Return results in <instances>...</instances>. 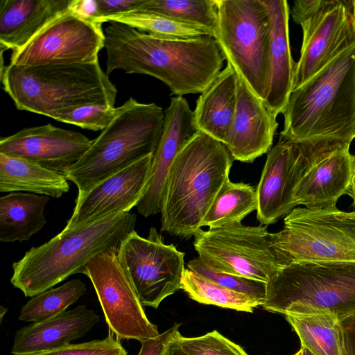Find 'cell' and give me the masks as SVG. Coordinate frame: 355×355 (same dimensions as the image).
Instances as JSON below:
<instances>
[{"mask_svg":"<svg viewBox=\"0 0 355 355\" xmlns=\"http://www.w3.org/2000/svg\"><path fill=\"white\" fill-rule=\"evenodd\" d=\"M104 34L108 76L116 69L151 76L179 96L202 93L226 60L217 40L209 35L167 39L115 21L109 22Z\"/></svg>","mask_w":355,"mask_h":355,"instance_id":"cell-1","label":"cell"},{"mask_svg":"<svg viewBox=\"0 0 355 355\" xmlns=\"http://www.w3.org/2000/svg\"><path fill=\"white\" fill-rule=\"evenodd\" d=\"M280 138L295 143L355 139V44L290 93Z\"/></svg>","mask_w":355,"mask_h":355,"instance_id":"cell-2","label":"cell"},{"mask_svg":"<svg viewBox=\"0 0 355 355\" xmlns=\"http://www.w3.org/2000/svg\"><path fill=\"white\" fill-rule=\"evenodd\" d=\"M234 159L227 148L198 131L176 156L168 173L162 200L161 230L190 238L223 184Z\"/></svg>","mask_w":355,"mask_h":355,"instance_id":"cell-3","label":"cell"},{"mask_svg":"<svg viewBox=\"0 0 355 355\" xmlns=\"http://www.w3.org/2000/svg\"><path fill=\"white\" fill-rule=\"evenodd\" d=\"M136 215L115 214L71 230L33 247L12 264L10 283L26 297L35 296L69 276L84 274L87 263L101 252H118L132 232Z\"/></svg>","mask_w":355,"mask_h":355,"instance_id":"cell-4","label":"cell"},{"mask_svg":"<svg viewBox=\"0 0 355 355\" xmlns=\"http://www.w3.org/2000/svg\"><path fill=\"white\" fill-rule=\"evenodd\" d=\"M3 90L19 110L54 119L59 114L91 105L114 107L117 89L94 63L17 66L1 69Z\"/></svg>","mask_w":355,"mask_h":355,"instance_id":"cell-5","label":"cell"},{"mask_svg":"<svg viewBox=\"0 0 355 355\" xmlns=\"http://www.w3.org/2000/svg\"><path fill=\"white\" fill-rule=\"evenodd\" d=\"M165 111L130 97L92 140L81 158L63 174L78 188L79 200L98 183L140 159L153 155L160 140Z\"/></svg>","mask_w":355,"mask_h":355,"instance_id":"cell-6","label":"cell"},{"mask_svg":"<svg viewBox=\"0 0 355 355\" xmlns=\"http://www.w3.org/2000/svg\"><path fill=\"white\" fill-rule=\"evenodd\" d=\"M262 307L272 313L328 312L340 319L355 311V261H301L267 282Z\"/></svg>","mask_w":355,"mask_h":355,"instance_id":"cell-7","label":"cell"},{"mask_svg":"<svg viewBox=\"0 0 355 355\" xmlns=\"http://www.w3.org/2000/svg\"><path fill=\"white\" fill-rule=\"evenodd\" d=\"M217 40L227 62L263 101L270 75L271 18L263 0H217Z\"/></svg>","mask_w":355,"mask_h":355,"instance_id":"cell-8","label":"cell"},{"mask_svg":"<svg viewBox=\"0 0 355 355\" xmlns=\"http://www.w3.org/2000/svg\"><path fill=\"white\" fill-rule=\"evenodd\" d=\"M282 268L301 261H355V219L336 206L294 208L272 233Z\"/></svg>","mask_w":355,"mask_h":355,"instance_id":"cell-9","label":"cell"},{"mask_svg":"<svg viewBox=\"0 0 355 355\" xmlns=\"http://www.w3.org/2000/svg\"><path fill=\"white\" fill-rule=\"evenodd\" d=\"M198 258L211 270L268 282L282 268L268 225L201 228L194 235Z\"/></svg>","mask_w":355,"mask_h":355,"instance_id":"cell-10","label":"cell"},{"mask_svg":"<svg viewBox=\"0 0 355 355\" xmlns=\"http://www.w3.org/2000/svg\"><path fill=\"white\" fill-rule=\"evenodd\" d=\"M345 141L325 139L295 143L279 138L267 154L257 187V217L268 225L294 208L295 191L309 171Z\"/></svg>","mask_w":355,"mask_h":355,"instance_id":"cell-11","label":"cell"},{"mask_svg":"<svg viewBox=\"0 0 355 355\" xmlns=\"http://www.w3.org/2000/svg\"><path fill=\"white\" fill-rule=\"evenodd\" d=\"M117 257L143 306L157 309L181 289L184 253L165 244L155 227L147 238L132 231L121 243Z\"/></svg>","mask_w":355,"mask_h":355,"instance_id":"cell-12","label":"cell"},{"mask_svg":"<svg viewBox=\"0 0 355 355\" xmlns=\"http://www.w3.org/2000/svg\"><path fill=\"white\" fill-rule=\"evenodd\" d=\"M105 47L102 24L83 19L69 10L44 27L21 49L12 51L17 66L94 63Z\"/></svg>","mask_w":355,"mask_h":355,"instance_id":"cell-13","label":"cell"},{"mask_svg":"<svg viewBox=\"0 0 355 355\" xmlns=\"http://www.w3.org/2000/svg\"><path fill=\"white\" fill-rule=\"evenodd\" d=\"M84 275L91 280L109 330L120 339L139 342L159 335L148 319L144 306L116 252H101L92 258Z\"/></svg>","mask_w":355,"mask_h":355,"instance_id":"cell-14","label":"cell"},{"mask_svg":"<svg viewBox=\"0 0 355 355\" xmlns=\"http://www.w3.org/2000/svg\"><path fill=\"white\" fill-rule=\"evenodd\" d=\"M300 26L302 43L292 90L355 44L352 1L334 0L331 6Z\"/></svg>","mask_w":355,"mask_h":355,"instance_id":"cell-15","label":"cell"},{"mask_svg":"<svg viewBox=\"0 0 355 355\" xmlns=\"http://www.w3.org/2000/svg\"><path fill=\"white\" fill-rule=\"evenodd\" d=\"M153 155H147L98 183L79 200L64 227L71 230L108 216L128 212L144 195Z\"/></svg>","mask_w":355,"mask_h":355,"instance_id":"cell-16","label":"cell"},{"mask_svg":"<svg viewBox=\"0 0 355 355\" xmlns=\"http://www.w3.org/2000/svg\"><path fill=\"white\" fill-rule=\"evenodd\" d=\"M92 140L50 123L26 128L0 139V153L64 173L89 149Z\"/></svg>","mask_w":355,"mask_h":355,"instance_id":"cell-17","label":"cell"},{"mask_svg":"<svg viewBox=\"0 0 355 355\" xmlns=\"http://www.w3.org/2000/svg\"><path fill=\"white\" fill-rule=\"evenodd\" d=\"M163 132L153 155L150 177L137 211L148 217L161 212L162 195L169 169L178 154L198 131L186 98L176 96L164 110Z\"/></svg>","mask_w":355,"mask_h":355,"instance_id":"cell-18","label":"cell"},{"mask_svg":"<svg viewBox=\"0 0 355 355\" xmlns=\"http://www.w3.org/2000/svg\"><path fill=\"white\" fill-rule=\"evenodd\" d=\"M277 116L237 73V103L225 146L232 158L252 162L268 153L278 126Z\"/></svg>","mask_w":355,"mask_h":355,"instance_id":"cell-19","label":"cell"},{"mask_svg":"<svg viewBox=\"0 0 355 355\" xmlns=\"http://www.w3.org/2000/svg\"><path fill=\"white\" fill-rule=\"evenodd\" d=\"M351 143L343 142L309 171L295 191V207H334L340 197L349 196L353 156Z\"/></svg>","mask_w":355,"mask_h":355,"instance_id":"cell-20","label":"cell"},{"mask_svg":"<svg viewBox=\"0 0 355 355\" xmlns=\"http://www.w3.org/2000/svg\"><path fill=\"white\" fill-rule=\"evenodd\" d=\"M100 320V316L85 305L65 311L44 321L19 329L15 334L12 354H24L51 350L71 344L83 337Z\"/></svg>","mask_w":355,"mask_h":355,"instance_id":"cell-21","label":"cell"},{"mask_svg":"<svg viewBox=\"0 0 355 355\" xmlns=\"http://www.w3.org/2000/svg\"><path fill=\"white\" fill-rule=\"evenodd\" d=\"M271 18L270 75L266 106L276 116L286 109L293 89L296 63L289 42L290 9L285 0H263Z\"/></svg>","mask_w":355,"mask_h":355,"instance_id":"cell-22","label":"cell"},{"mask_svg":"<svg viewBox=\"0 0 355 355\" xmlns=\"http://www.w3.org/2000/svg\"><path fill=\"white\" fill-rule=\"evenodd\" d=\"M71 0H1V51L18 50L53 19L67 11Z\"/></svg>","mask_w":355,"mask_h":355,"instance_id":"cell-23","label":"cell"},{"mask_svg":"<svg viewBox=\"0 0 355 355\" xmlns=\"http://www.w3.org/2000/svg\"><path fill=\"white\" fill-rule=\"evenodd\" d=\"M237 103V73L230 63L198 97L193 112L195 125L225 144Z\"/></svg>","mask_w":355,"mask_h":355,"instance_id":"cell-24","label":"cell"},{"mask_svg":"<svg viewBox=\"0 0 355 355\" xmlns=\"http://www.w3.org/2000/svg\"><path fill=\"white\" fill-rule=\"evenodd\" d=\"M69 190L63 173L0 153L1 192L28 191L58 198Z\"/></svg>","mask_w":355,"mask_h":355,"instance_id":"cell-25","label":"cell"},{"mask_svg":"<svg viewBox=\"0 0 355 355\" xmlns=\"http://www.w3.org/2000/svg\"><path fill=\"white\" fill-rule=\"evenodd\" d=\"M50 198L24 192H11L0 198V241H28L46 223L45 206Z\"/></svg>","mask_w":355,"mask_h":355,"instance_id":"cell-26","label":"cell"},{"mask_svg":"<svg viewBox=\"0 0 355 355\" xmlns=\"http://www.w3.org/2000/svg\"><path fill=\"white\" fill-rule=\"evenodd\" d=\"M285 318L297 334L301 347L315 355H340L338 318L328 312L287 314Z\"/></svg>","mask_w":355,"mask_h":355,"instance_id":"cell-27","label":"cell"},{"mask_svg":"<svg viewBox=\"0 0 355 355\" xmlns=\"http://www.w3.org/2000/svg\"><path fill=\"white\" fill-rule=\"evenodd\" d=\"M257 209L256 189L250 184L234 183L228 180L215 198L202 227L216 228L239 223Z\"/></svg>","mask_w":355,"mask_h":355,"instance_id":"cell-28","label":"cell"},{"mask_svg":"<svg viewBox=\"0 0 355 355\" xmlns=\"http://www.w3.org/2000/svg\"><path fill=\"white\" fill-rule=\"evenodd\" d=\"M115 21L149 35L167 39L191 40L211 33L205 28L143 10H133L102 18L98 23Z\"/></svg>","mask_w":355,"mask_h":355,"instance_id":"cell-29","label":"cell"},{"mask_svg":"<svg viewBox=\"0 0 355 355\" xmlns=\"http://www.w3.org/2000/svg\"><path fill=\"white\" fill-rule=\"evenodd\" d=\"M192 300L239 311L252 313L263 303L248 295L226 288L188 268L182 279V286Z\"/></svg>","mask_w":355,"mask_h":355,"instance_id":"cell-30","label":"cell"},{"mask_svg":"<svg viewBox=\"0 0 355 355\" xmlns=\"http://www.w3.org/2000/svg\"><path fill=\"white\" fill-rule=\"evenodd\" d=\"M138 10L205 28L214 37L217 32V0H146Z\"/></svg>","mask_w":355,"mask_h":355,"instance_id":"cell-31","label":"cell"},{"mask_svg":"<svg viewBox=\"0 0 355 355\" xmlns=\"http://www.w3.org/2000/svg\"><path fill=\"white\" fill-rule=\"evenodd\" d=\"M80 279H72L63 285L46 290L28 301L21 309L19 320L37 323L67 311L86 293Z\"/></svg>","mask_w":355,"mask_h":355,"instance_id":"cell-32","label":"cell"},{"mask_svg":"<svg viewBox=\"0 0 355 355\" xmlns=\"http://www.w3.org/2000/svg\"><path fill=\"white\" fill-rule=\"evenodd\" d=\"M164 355H248L240 345L214 330L198 337H184L179 331L166 347Z\"/></svg>","mask_w":355,"mask_h":355,"instance_id":"cell-33","label":"cell"},{"mask_svg":"<svg viewBox=\"0 0 355 355\" xmlns=\"http://www.w3.org/2000/svg\"><path fill=\"white\" fill-rule=\"evenodd\" d=\"M187 268L230 290L251 296L263 303L267 283L245 277L214 271L198 257L189 261Z\"/></svg>","mask_w":355,"mask_h":355,"instance_id":"cell-34","label":"cell"},{"mask_svg":"<svg viewBox=\"0 0 355 355\" xmlns=\"http://www.w3.org/2000/svg\"><path fill=\"white\" fill-rule=\"evenodd\" d=\"M116 107L107 105H91L58 114L54 119L94 131H102L115 116Z\"/></svg>","mask_w":355,"mask_h":355,"instance_id":"cell-35","label":"cell"},{"mask_svg":"<svg viewBox=\"0 0 355 355\" xmlns=\"http://www.w3.org/2000/svg\"><path fill=\"white\" fill-rule=\"evenodd\" d=\"M120 338L109 330L107 336L102 340L69 344L63 347L29 354L12 355H127Z\"/></svg>","mask_w":355,"mask_h":355,"instance_id":"cell-36","label":"cell"},{"mask_svg":"<svg viewBox=\"0 0 355 355\" xmlns=\"http://www.w3.org/2000/svg\"><path fill=\"white\" fill-rule=\"evenodd\" d=\"M331 2L332 0H297L291 10L293 19L300 25L324 10Z\"/></svg>","mask_w":355,"mask_h":355,"instance_id":"cell-37","label":"cell"},{"mask_svg":"<svg viewBox=\"0 0 355 355\" xmlns=\"http://www.w3.org/2000/svg\"><path fill=\"white\" fill-rule=\"evenodd\" d=\"M180 326V324L175 323L172 327L157 337L141 341V347L137 355H164L167 344L178 331Z\"/></svg>","mask_w":355,"mask_h":355,"instance_id":"cell-38","label":"cell"},{"mask_svg":"<svg viewBox=\"0 0 355 355\" xmlns=\"http://www.w3.org/2000/svg\"><path fill=\"white\" fill-rule=\"evenodd\" d=\"M146 0H98L100 18L138 10ZM100 24V23H99Z\"/></svg>","mask_w":355,"mask_h":355,"instance_id":"cell-39","label":"cell"},{"mask_svg":"<svg viewBox=\"0 0 355 355\" xmlns=\"http://www.w3.org/2000/svg\"><path fill=\"white\" fill-rule=\"evenodd\" d=\"M340 355H355V311L339 319Z\"/></svg>","mask_w":355,"mask_h":355,"instance_id":"cell-40","label":"cell"},{"mask_svg":"<svg viewBox=\"0 0 355 355\" xmlns=\"http://www.w3.org/2000/svg\"><path fill=\"white\" fill-rule=\"evenodd\" d=\"M69 10L87 21L98 23L100 18L98 0H71Z\"/></svg>","mask_w":355,"mask_h":355,"instance_id":"cell-41","label":"cell"},{"mask_svg":"<svg viewBox=\"0 0 355 355\" xmlns=\"http://www.w3.org/2000/svg\"><path fill=\"white\" fill-rule=\"evenodd\" d=\"M353 200V205L355 206V155L352 156V177L350 185V194Z\"/></svg>","mask_w":355,"mask_h":355,"instance_id":"cell-42","label":"cell"},{"mask_svg":"<svg viewBox=\"0 0 355 355\" xmlns=\"http://www.w3.org/2000/svg\"><path fill=\"white\" fill-rule=\"evenodd\" d=\"M8 309L3 306L0 308V318H1V322H2L3 315L6 313Z\"/></svg>","mask_w":355,"mask_h":355,"instance_id":"cell-43","label":"cell"},{"mask_svg":"<svg viewBox=\"0 0 355 355\" xmlns=\"http://www.w3.org/2000/svg\"><path fill=\"white\" fill-rule=\"evenodd\" d=\"M301 348L302 349V351H303V355H315L309 349H307L304 347H301Z\"/></svg>","mask_w":355,"mask_h":355,"instance_id":"cell-44","label":"cell"},{"mask_svg":"<svg viewBox=\"0 0 355 355\" xmlns=\"http://www.w3.org/2000/svg\"><path fill=\"white\" fill-rule=\"evenodd\" d=\"M352 14L354 18V22L355 25V0H352Z\"/></svg>","mask_w":355,"mask_h":355,"instance_id":"cell-45","label":"cell"},{"mask_svg":"<svg viewBox=\"0 0 355 355\" xmlns=\"http://www.w3.org/2000/svg\"><path fill=\"white\" fill-rule=\"evenodd\" d=\"M293 355H303L302 349L300 348V349L297 352H296L295 354H293Z\"/></svg>","mask_w":355,"mask_h":355,"instance_id":"cell-46","label":"cell"}]
</instances>
